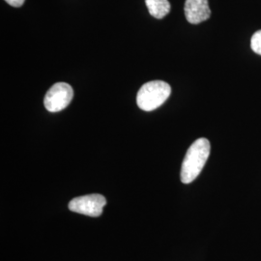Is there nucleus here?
Listing matches in <instances>:
<instances>
[{"mask_svg": "<svg viewBox=\"0 0 261 261\" xmlns=\"http://www.w3.org/2000/svg\"><path fill=\"white\" fill-rule=\"evenodd\" d=\"M251 47L255 54L261 56V30L256 31L252 35V40H251Z\"/></svg>", "mask_w": 261, "mask_h": 261, "instance_id": "nucleus-7", "label": "nucleus"}, {"mask_svg": "<svg viewBox=\"0 0 261 261\" xmlns=\"http://www.w3.org/2000/svg\"><path fill=\"white\" fill-rule=\"evenodd\" d=\"M210 142L207 139L196 140L188 149L181 168V181L190 184L196 180L204 168L210 155Z\"/></svg>", "mask_w": 261, "mask_h": 261, "instance_id": "nucleus-1", "label": "nucleus"}, {"mask_svg": "<svg viewBox=\"0 0 261 261\" xmlns=\"http://www.w3.org/2000/svg\"><path fill=\"white\" fill-rule=\"evenodd\" d=\"M184 12L187 20L193 24L205 21L211 16L208 0H186Z\"/></svg>", "mask_w": 261, "mask_h": 261, "instance_id": "nucleus-5", "label": "nucleus"}, {"mask_svg": "<svg viewBox=\"0 0 261 261\" xmlns=\"http://www.w3.org/2000/svg\"><path fill=\"white\" fill-rule=\"evenodd\" d=\"M150 15L155 19H163L170 11V3L168 0H145Z\"/></svg>", "mask_w": 261, "mask_h": 261, "instance_id": "nucleus-6", "label": "nucleus"}, {"mask_svg": "<svg viewBox=\"0 0 261 261\" xmlns=\"http://www.w3.org/2000/svg\"><path fill=\"white\" fill-rule=\"evenodd\" d=\"M9 5L13 7H20L23 5L25 0H5Z\"/></svg>", "mask_w": 261, "mask_h": 261, "instance_id": "nucleus-8", "label": "nucleus"}, {"mask_svg": "<svg viewBox=\"0 0 261 261\" xmlns=\"http://www.w3.org/2000/svg\"><path fill=\"white\" fill-rule=\"evenodd\" d=\"M171 93L170 85L163 81H152L140 87L137 103L140 110L152 112L161 107L168 99Z\"/></svg>", "mask_w": 261, "mask_h": 261, "instance_id": "nucleus-2", "label": "nucleus"}, {"mask_svg": "<svg viewBox=\"0 0 261 261\" xmlns=\"http://www.w3.org/2000/svg\"><path fill=\"white\" fill-rule=\"evenodd\" d=\"M107 204L105 196L99 194L79 196L73 198L69 202V209L72 212L85 215L89 217H100L103 213V209Z\"/></svg>", "mask_w": 261, "mask_h": 261, "instance_id": "nucleus-4", "label": "nucleus"}, {"mask_svg": "<svg viewBox=\"0 0 261 261\" xmlns=\"http://www.w3.org/2000/svg\"><path fill=\"white\" fill-rule=\"evenodd\" d=\"M73 97L74 90L70 84L57 83L48 89L45 96L44 105L48 112H61L70 105Z\"/></svg>", "mask_w": 261, "mask_h": 261, "instance_id": "nucleus-3", "label": "nucleus"}]
</instances>
